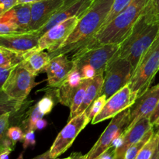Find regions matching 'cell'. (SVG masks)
Returning a JSON list of instances; mask_svg holds the SVG:
<instances>
[{
	"label": "cell",
	"mask_w": 159,
	"mask_h": 159,
	"mask_svg": "<svg viewBox=\"0 0 159 159\" xmlns=\"http://www.w3.org/2000/svg\"><path fill=\"white\" fill-rule=\"evenodd\" d=\"M158 34L159 16L151 0L129 35L120 43V48L115 55L127 59L131 64L134 71L138 62Z\"/></svg>",
	"instance_id": "obj_1"
},
{
	"label": "cell",
	"mask_w": 159,
	"mask_h": 159,
	"mask_svg": "<svg viewBox=\"0 0 159 159\" xmlns=\"http://www.w3.org/2000/svg\"><path fill=\"white\" fill-rule=\"evenodd\" d=\"M114 0H93L79 18L77 25L68 38L57 48L48 52L51 58L60 54L75 51L94 36L103 25Z\"/></svg>",
	"instance_id": "obj_2"
},
{
	"label": "cell",
	"mask_w": 159,
	"mask_h": 159,
	"mask_svg": "<svg viewBox=\"0 0 159 159\" xmlns=\"http://www.w3.org/2000/svg\"><path fill=\"white\" fill-rule=\"evenodd\" d=\"M150 2L151 0H132L122 12L108 24L102 26L78 50L96 48L107 43H121L129 35Z\"/></svg>",
	"instance_id": "obj_3"
},
{
	"label": "cell",
	"mask_w": 159,
	"mask_h": 159,
	"mask_svg": "<svg viewBox=\"0 0 159 159\" xmlns=\"http://www.w3.org/2000/svg\"><path fill=\"white\" fill-rule=\"evenodd\" d=\"M159 70V34L138 62L129 86L138 97L145 93Z\"/></svg>",
	"instance_id": "obj_4"
},
{
	"label": "cell",
	"mask_w": 159,
	"mask_h": 159,
	"mask_svg": "<svg viewBox=\"0 0 159 159\" xmlns=\"http://www.w3.org/2000/svg\"><path fill=\"white\" fill-rule=\"evenodd\" d=\"M134 74L131 64L125 58L114 55L104 71V81L101 95L108 99L119 90L129 85Z\"/></svg>",
	"instance_id": "obj_5"
},
{
	"label": "cell",
	"mask_w": 159,
	"mask_h": 159,
	"mask_svg": "<svg viewBox=\"0 0 159 159\" xmlns=\"http://www.w3.org/2000/svg\"><path fill=\"white\" fill-rule=\"evenodd\" d=\"M120 43H107L92 48L77 50L71 57L74 68L79 70L84 65H90L96 75L104 74L107 65L117 52Z\"/></svg>",
	"instance_id": "obj_6"
},
{
	"label": "cell",
	"mask_w": 159,
	"mask_h": 159,
	"mask_svg": "<svg viewBox=\"0 0 159 159\" xmlns=\"http://www.w3.org/2000/svg\"><path fill=\"white\" fill-rule=\"evenodd\" d=\"M129 120L130 108L126 109L113 116L96 144L85 155V159H97L106 151L111 148L112 143L115 138L122 134L127 128Z\"/></svg>",
	"instance_id": "obj_7"
},
{
	"label": "cell",
	"mask_w": 159,
	"mask_h": 159,
	"mask_svg": "<svg viewBox=\"0 0 159 159\" xmlns=\"http://www.w3.org/2000/svg\"><path fill=\"white\" fill-rule=\"evenodd\" d=\"M35 77L21 63L19 64L11 71L2 92L10 99L23 102L37 85Z\"/></svg>",
	"instance_id": "obj_8"
},
{
	"label": "cell",
	"mask_w": 159,
	"mask_h": 159,
	"mask_svg": "<svg viewBox=\"0 0 159 159\" xmlns=\"http://www.w3.org/2000/svg\"><path fill=\"white\" fill-rule=\"evenodd\" d=\"M89 123L90 122L85 112L69 120L66 126L58 134L50 148V155L51 158L55 159L65 153Z\"/></svg>",
	"instance_id": "obj_9"
},
{
	"label": "cell",
	"mask_w": 159,
	"mask_h": 159,
	"mask_svg": "<svg viewBox=\"0 0 159 159\" xmlns=\"http://www.w3.org/2000/svg\"><path fill=\"white\" fill-rule=\"evenodd\" d=\"M137 98L138 95L131 91L129 85H126L107 99L102 110L93 118L91 124H96L106 120L112 119L118 113L132 107Z\"/></svg>",
	"instance_id": "obj_10"
},
{
	"label": "cell",
	"mask_w": 159,
	"mask_h": 159,
	"mask_svg": "<svg viewBox=\"0 0 159 159\" xmlns=\"http://www.w3.org/2000/svg\"><path fill=\"white\" fill-rule=\"evenodd\" d=\"M79 17L73 16L53 26L39 39L36 51L48 50V52L58 48L71 34L79 22Z\"/></svg>",
	"instance_id": "obj_11"
},
{
	"label": "cell",
	"mask_w": 159,
	"mask_h": 159,
	"mask_svg": "<svg viewBox=\"0 0 159 159\" xmlns=\"http://www.w3.org/2000/svg\"><path fill=\"white\" fill-rule=\"evenodd\" d=\"M159 101V84L148 89L145 93L137 98L130 107L129 125L125 130H129L138 121L144 117L150 118Z\"/></svg>",
	"instance_id": "obj_12"
},
{
	"label": "cell",
	"mask_w": 159,
	"mask_h": 159,
	"mask_svg": "<svg viewBox=\"0 0 159 159\" xmlns=\"http://www.w3.org/2000/svg\"><path fill=\"white\" fill-rule=\"evenodd\" d=\"M93 2V0H68L41 28L34 32L40 37L53 26L65 21L71 17L78 16L80 18L89 8Z\"/></svg>",
	"instance_id": "obj_13"
},
{
	"label": "cell",
	"mask_w": 159,
	"mask_h": 159,
	"mask_svg": "<svg viewBox=\"0 0 159 159\" xmlns=\"http://www.w3.org/2000/svg\"><path fill=\"white\" fill-rule=\"evenodd\" d=\"M39 39L40 37L32 31L0 34V48L25 54L37 49Z\"/></svg>",
	"instance_id": "obj_14"
},
{
	"label": "cell",
	"mask_w": 159,
	"mask_h": 159,
	"mask_svg": "<svg viewBox=\"0 0 159 159\" xmlns=\"http://www.w3.org/2000/svg\"><path fill=\"white\" fill-rule=\"evenodd\" d=\"M68 0H40L31 4L30 31H37L57 12Z\"/></svg>",
	"instance_id": "obj_15"
},
{
	"label": "cell",
	"mask_w": 159,
	"mask_h": 159,
	"mask_svg": "<svg viewBox=\"0 0 159 159\" xmlns=\"http://www.w3.org/2000/svg\"><path fill=\"white\" fill-rule=\"evenodd\" d=\"M73 68L72 61L68 58L67 54H60L52 57L45 69L48 86L54 88L60 86Z\"/></svg>",
	"instance_id": "obj_16"
},
{
	"label": "cell",
	"mask_w": 159,
	"mask_h": 159,
	"mask_svg": "<svg viewBox=\"0 0 159 159\" xmlns=\"http://www.w3.org/2000/svg\"><path fill=\"white\" fill-rule=\"evenodd\" d=\"M154 126L151 124L150 118L144 117L140 120L129 130L123 133L124 140L122 145L115 152V159H124V155L127 149L134 144L142 139L148 131L153 128Z\"/></svg>",
	"instance_id": "obj_17"
},
{
	"label": "cell",
	"mask_w": 159,
	"mask_h": 159,
	"mask_svg": "<svg viewBox=\"0 0 159 159\" xmlns=\"http://www.w3.org/2000/svg\"><path fill=\"white\" fill-rule=\"evenodd\" d=\"M82 80L79 70L73 68L65 80L57 87L56 96L61 104L70 107L71 98Z\"/></svg>",
	"instance_id": "obj_18"
},
{
	"label": "cell",
	"mask_w": 159,
	"mask_h": 159,
	"mask_svg": "<svg viewBox=\"0 0 159 159\" xmlns=\"http://www.w3.org/2000/svg\"><path fill=\"white\" fill-rule=\"evenodd\" d=\"M51 59L48 52L35 50L25 54L21 64L26 69L36 76L43 71H45Z\"/></svg>",
	"instance_id": "obj_19"
},
{
	"label": "cell",
	"mask_w": 159,
	"mask_h": 159,
	"mask_svg": "<svg viewBox=\"0 0 159 159\" xmlns=\"http://www.w3.org/2000/svg\"><path fill=\"white\" fill-rule=\"evenodd\" d=\"M104 81V74L97 75L96 77L90 80L89 84L85 91V98L82 102V105L79 108L75 113V116L85 113V110L89 107L93 102V101L96 100L98 97L101 95V91H102V85H103Z\"/></svg>",
	"instance_id": "obj_20"
},
{
	"label": "cell",
	"mask_w": 159,
	"mask_h": 159,
	"mask_svg": "<svg viewBox=\"0 0 159 159\" xmlns=\"http://www.w3.org/2000/svg\"><path fill=\"white\" fill-rule=\"evenodd\" d=\"M18 32H29L31 23V5L18 4L9 10Z\"/></svg>",
	"instance_id": "obj_21"
},
{
	"label": "cell",
	"mask_w": 159,
	"mask_h": 159,
	"mask_svg": "<svg viewBox=\"0 0 159 159\" xmlns=\"http://www.w3.org/2000/svg\"><path fill=\"white\" fill-rule=\"evenodd\" d=\"M91 79H82L81 83L79 84V85L78 86V88L76 89L75 92L74 93L72 98H71V105H70V117L69 120L72 119L73 117H75V113L77 112V110H79V108L80 107V106L82 105V102L84 100V98H85V91H86V89L88 87L89 84Z\"/></svg>",
	"instance_id": "obj_22"
},
{
	"label": "cell",
	"mask_w": 159,
	"mask_h": 159,
	"mask_svg": "<svg viewBox=\"0 0 159 159\" xmlns=\"http://www.w3.org/2000/svg\"><path fill=\"white\" fill-rule=\"evenodd\" d=\"M24 54L0 48V66L15 67L21 63Z\"/></svg>",
	"instance_id": "obj_23"
},
{
	"label": "cell",
	"mask_w": 159,
	"mask_h": 159,
	"mask_svg": "<svg viewBox=\"0 0 159 159\" xmlns=\"http://www.w3.org/2000/svg\"><path fill=\"white\" fill-rule=\"evenodd\" d=\"M23 102L8 97L3 92L0 93V117L6 113H15L20 110Z\"/></svg>",
	"instance_id": "obj_24"
},
{
	"label": "cell",
	"mask_w": 159,
	"mask_h": 159,
	"mask_svg": "<svg viewBox=\"0 0 159 159\" xmlns=\"http://www.w3.org/2000/svg\"><path fill=\"white\" fill-rule=\"evenodd\" d=\"M12 113H6L0 117V148H13L15 146L6 137V131L9 127L10 116Z\"/></svg>",
	"instance_id": "obj_25"
},
{
	"label": "cell",
	"mask_w": 159,
	"mask_h": 159,
	"mask_svg": "<svg viewBox=\"0 0 159 159\" xmlns=\"http://www.w3.org/2000/svg\"><path fill=\"white\" fill-rule=\"evenodd\" d=\"M154 134H155V132H154V129L152 128L149 131H148L147 133H146V134L143 137L142 139H141L139 141H138L137 143L134 144L133 145L130 146V147L127 149L125 155H124V159L136 158L137 155H138L140 151H141V149H142V148L145 145L146 143L151 139V138L153 136Z\"/></svg>",
	"instance_id": "obj_26"
},
{
	"label": "cell",
	"mask_w": 159,
	"mask_h": 159,
	"mask_svg": "<svg viewBox=\"0 0 159 159\" xmlns=\"http://www.w3.org/2000/svg\"><path fill=\"white\" fill-rule=\"evenodd\" d=\"M43 116L44 115L40 111L38 107H37V104L31 107L30 110L28 112L27 116L23 122L24 132L27 131V130H35L34 127H35L36 123L37 122L38 120L43 118Z\"/></svg>",
	"instance_id": "obj_27"
},
{
	"label": "cell",
	"mask_w": 159,
	"mask_h": 159,
	"mask_svg": "<svg viewBox=\"0 0 159 159\" xmlns=\"http://www.w3.org/2000/svg\"><path fill=\"white\" fill-rule=\"evenodd\" d=\"M158 138L157 134H154L151 139L142 148L135 159H151L156 151Z\"/></svg>",
	"instance_id": "obj_28"
},
{
	"label": "cell",
	"mask_w": 159,
	"mask_h": 159,
	"mask_svg": "<svg viewBox=\"0 0 159 159\" xmlns=\"http://www.w3.org/2000/svg\"><path fill=\"white\" fill-rule=\"evenodd\" d=\"M18 32V29L12 19L10 12L8 11L0 16V34Z\"/></svg>",
	"instance_id": "obj_29"
},
{
	"label": "cell",
	"mask_w": 159,
	"mask_h": 159,
	"mask_svg": "<svg viewBox=\"0 0 159 159\" xmlns=\"http://www.w3.org/2000/svg\"><path fill=\"white\" fill-rule=\"evenodd\" d=\"M107 99L104 95H100L96 100L93 101V103L89 106L88 109L85 110V113L88 117L89 120L91 123L93 118L96 116L103 108Z\"/></svg>",
	"instance_id": "obj_30"
},
{
	"label": "cell",
	"mask_w": 159,
	"mask_h": 159,
	"mask_svg": "<svg viewBox=\"0 0 159 159\" xmlns=\"http://www.w3.org/2000/svg\"><path fill=\"white\" fill-rule=\"evenodd\" d=\"M131 2L132 0H114L111 9H110V12H109L108 16H107V19H106L102 26H106V25L108 24L110 22H111L112 20H113L120 12H122V11L124 10Z\"/></svg>",
	"instance_id": "obj_31"
},
{
	"label": "cell",
	"mask_w": 159,
	"mask_h": 159,
	"mask_svg": "<svg viewBox=\"0 0 159 159\" xmlns=\"http://www.w3.org/2000/svg\"><path fill=\"white\" fill-rule=\"evenodd\" d=\"M6 137L12 141L13 145L15 146L18 141H23L24 138V132L21 127L17 126L9 127L6 131Z\"/></svg>",
	"instance_id": "obj_32"
},
{
	"label": "cell",
	"mask_w": 159,
	"mask_h": 159,
	"mask_svg": "<svg viewBox=\"0 0 159 159\" xmlns=\"http://www.w3.org/2000/svg\"><path fill=\"white\" fill-rule=\"evenodd\" d=\"M54 106V101L53 98L50 96H45L37 102V107H38L40 111L43 115H47L50 113L52 110L53 107Z\"/></svg>",
	"instance_id": "obj_33"
},
{
	"label": "cell",
	"mask_w": 159,
	"mask_h": 159,
	"mask_svg": "<svg viewBox=\"0 0 159 159\" xmlns=\"http://www.w3.org/2000/svg\"><path fill=\"white\" fill-rule=\"evenodd\" d=\"M36 144L35 133L34 130H27L24 132V138L23 140V148L26 150L30 146H34Z\"/></svg>",
	"instance_id": "obj_34"
},
{
	"label": "cell",
	"mask_w": 159,
	"mask_h": 159,
	"mask_svg": "<svg viewBox=\"0 0 159 159\" xmlns=\"http://www.w3.org/2000/svg\"><path fill=\"white\" fill-rule=\"evenodd\" d=\"M79 71L82 79H92L97 75L96 70L90 65H84Z\"/></svg>",
	"instance_id": "obj_35"
},
{
	"label": "cell",
	"mask_w": 159,
	"mask_h": 159,
	"mask_svg": "<svg viewBox=\"0 0 159 159\" xmlns=\"http://www.w3.org/2000/svg\"><path fill=\"white\" fill-rule=\"evenodd\" d=\"M13 68L14 67L0 66V93L2 92L3 86Z\"/></svg>",
	"instance_id": "obj_36"
},
{
	"label": "cell",
	"mask_w": 159,
	"mask_h": 159,
	"mask_svg": "<svg viewBox=\"0 0 159 159\" xmlns=\"http://www.w3.org/2000/svg\"><path fill=\"white\" fill-rule=\"evenodd\" d=\"M18 5L17 0H0V16Z\"/></svg>",
	"instance_id": "obj_37"
},
{
	"label": "cell",
	"mask_w": 159,
	"mask_h": 159,
	"mask_svg": "<svg viewBox=\"0 0 159 159\" xmlns=\"http://www.w3.org/2000/svg\"><path fill=\"white\" fill-rule=\"evenodd\" d=\"M151 124L153 126H159V101L158 102L156 108L150 116Z\"/></svg>",
	"instance_id": "obj_38"
},
{
	"label": "cell",
	"mask_w": 159,
	"mask_h": 159,
	"mask_svg": "<svg viewBox=\"0 0 159 159\" xmlns=\"http://www.w3.org/2000/svg\"><path fill=\"white\" fill-rule=\"evenodd\" d=\"M47 125H48V122H47L46 120H44L43 118H41V119L38 120H37V122L35 124V127H34V129L36 130H43V129H44L45 127H47Z\"/></svg>",
	"instance_id": "obj_39"
},
{
	"label": "cell",
	"mask_w": 159,
	"mask_h": 159,
	"mask_svg": "<svg viewBox=\"0 0 159 159\" xmlns=\"http://www.w3.org/2000/svg\"><path fill=\"white\" fill-rule=\"evenodd\" d=\"M12 151H13V148H11L4 149L2 152H0V159H9V155Z\"/></svg>",
	"instance_id": "obj_40"
},
{
	"label": "cell",
	"mask_w": 159,
	"mask_h": 159,
	"mask_svg": "<svg viewBox=\"0 0 159 159\" xmlns=\"http://www.w3.org/2000/svg\"><path fill=\"white\" fill-rule=\"evenodd\" d=\"M33 159H53V158H51V155H50V151H48V152H44V153L42 154V155H38V156H37L36 158Z\"/></svg>",
	"instance_id": "obj_41"
},
{
	"label": "cell",
	"mask_w": 159,
	"mask_h": 159,
	"mask_svg": "<svg viewBox=\"0 0 159 159\" xmlns=\"http://www.w3.org/2000/svg\"><path fill=\"white\" fill-rule=\"evenodd\" d=\"M40 0H17L18 4H33V3L37 2Z\"/></svg>",
	"instance_id": "obj_42"
},
{
	"label": "cell",
	"mask_w": 159,
	"mask_h": 159,
	"mask_svg": "<svg viewBox=\"0 0 159 159\" xmlns=\"http://www.w3.org/2000/svg\"><path fill=\"white\" fill-rule=\"evenodd\" d=\"M152 2L159 16V0H152Z\"/></svg>",
	"instance_id": "obj_43"
},
{
	"label": "cell",
	"mask_w": 159,
	"mask_h": 159,
	"mask_svg": "<svg viewBox=\"0 0 159 159\" xmlns=\"http://www.w3.org/2000/svg\"><path fill=\"white\" fill-rule=\"evenodd\" d=\"M71 157V159H85V155H82L80 153H73Z\"/></svg>",
	"instance_id": "obj_44"
},
{
	"label": "cell",
	"mask_w": 159,
	"mask_h": 159,
	"mask_svg": "<svg viewBox=\"0 0 159 159\" xmlns=\"http://www.w3.org/2000/svg\"><path fill=\"white\" fill-rule=\"evenodd\" d=\"M151 159H159V150L156 149V151H155V153H154L153 156L152 157Z\"/></svg>",
	"instance_id": "obj_45"
},
{
	"label": "cell",
	"mask_w": 159,
	"mask_h": 159,
	"mask_svg": "<svg viewBox=\"0 0 159 159\" xmlns=\"http://www.w3.org/2000/svg\"><path fill=\"white\" fill-rule=\"evenodd\" d=\"M156 134H157V135H158V146H157V149L159 150V130Z\"/></svg>",
	"instance_id": "obj_46"
},
{
	"label": "cell",
	"mask_w": 159,
	"mask_h": 159,
	"mask_svg": "<svg viewBox=\"0 0 159 159\" xmlns=\"http://www.w3.org/2000/svg\"><path fill=\"white\" fill-rule=\"evenodd\" d=\"M56 159V158H55ZM61 159H71V156H69V157H68V158H61Z\"/></svg>",
	"instance_id": "obj_47"
},
{
	"label": "cell",
	"mask_w": 159,
	"mask_h": 159,
	"mask_svg": "<svg viewBox=\"0 0 159 159\" xmlns=\"http://www.w3.org/2000/svg\"><path fill=\"white\" fill-rule=\"evenodd\" d=\"M5 149H6V148H5ZM3 150H4V149H3V148H0V152H2Z\"/></svg>",
	"instance_id": "obj_48"
}]
</instances>
